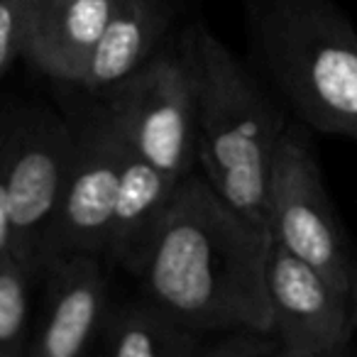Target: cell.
<instances>
[{
  "instance_id": "8",
  "label": "cell",
  "mask_w": 357,
  "mask_h": 357,
  "mask_svg": "<svg viewBox=\"0 0 357 357\" xmlns=\"http://www.w3.org/2000/svg\"><path fill=\"white\" fill-rule=\"evenodd\" d=\"M267 291L282 357H335L347 350L355 335L350 294L274 240Z\"/></svg>"
},
{
  "instance_id": "13",
  "label": "cell",
  "mask_w": 357,
  "mask_h": 357,
  "mask_svg": "<svg viewBox=\"0 0 357 357\" xmlns=\"http://www.w3.org/2000/svg\"><path fill=\"white\" fill-rule=\"evenodd\" d=\"M206 333L194 331L149 298L108 303L98 347L110 357H201Z\"/></svg>"
},
{
  "instance_id": "14",
  "label": "cell",
  "mask_w": 357,
  "mask_h": 357,
  "mask_svg": "<svg viewBox=\"0 0 357 357\" xmlns=\"http://www.w3.org/2000/svg\"><path fill=\"white\" fill-rule=\"evenodd\" d=\"M42 269L17 255L0 259V357H27L35 331V284Z\"/></svg>"
},
{
  "instance_id": "15",
  "label": "cell",
  "mask_w": 357,
  "mask_h": 357,
  "mask_svg": "<svg viewBox=\"0 0 357 357\" xmlns=\"http://www.w3.org/2000/svg\"><path fill=\"white\" fill-rule=\"evenodd\" d=\"M201 357H282L274 328L238 326L206 333Z\"/></svg>"
},
{
  "instance_id": "5",
  "label": "cell",
  "mask_w": 357,
  "mask_h": 357,
  "mask_svg": "<svg viewBox=\"0 0 357 357\" xmlns=\"http://www.w3.org/2000/svg\"><path fill=\"white\" fill-rule=\"evenodd\" d=\"M105 115L147 162L184 178L196 162V98L186 56H149L100 93Z\"/></svg>"
},
{
  "instance_id": "18",
  "label": "cell",
  "mask_w": 357,
  "mask_h": 357,
  "mask_svg": "<svg viewBox=\"0 0 357 357\" xmlns=\"http://www.w3.org/2000/svg\"><path fill=\"white\" fill-rule=\"evenodd\" d=\"M350 308H352V323L357 331V257L352 259V282H350Z\"/></svg>"
},
{
  "instance_id": "6",
  "label": "cell",
  "mask_w": 357,
  "mask_h": 357,
  "mask_svg": "<svg viewBox=\"0 0 357 357\" xmlns=\"http://www.w3.org/2000/svg\"><path fill=\"white\" fill-rule=\"evenodd\" d=\"M74 147V125L50 113H25L0 132V167L10 208V252L40 269Z\"/></svg>"
},
{
  "instance_id": "17",
  "label": "cell",
  "mask_w": 357,
  "mask_h": 357,
  "mask_svg": "<svg viewBox=\"0 0 357 357\" xmlns=\"http://www.w3.org/2000/svg\"><path fill=\"white\" fill-rule=\"evenodd\" d=\"M13 233H10V208H8V191L6 178H3V167H0V259L10 255Z\"/></svg>"
},
{
  "instance_id": "16",
  "label": "cell",
  "mask_w": 357,
  "mask_h": 357,
  "mask_svg": "<svg viewBox=\"0 0 357 357\" xmlns=\"http://www.w3.org/2000/svg\"><path fill=\"white\" fill-rule=\"evenodd\" d=\"M37 0H0V74L25 52Z\"/></svg>"
},
{
  "instance_id": "12",
  "label": "cell",
  "mask_w": 357,
  "mask_h": 357,
  "mask_svg": "<svg viewBox=\"0 0 357 357\" xmlns=\"http://www.w3.org/2000/svg\"><path fill=\"white\" fill-rule=\"evenodd\" d=\"M167 27L164 0H118L81 74V89L103 93L149 59Z\"/></svg>"
},
{
  "instance_id": "2",
  "label": "cell",
  "mask_w": 357,
  "mask_h": 357,
  "mask_svg": "<svg viewBox=\"0 0 357 357\" xmlns=\"http://www.w3.org/2000/svg\"><path fill=\"white\" fill-rule=\"evenodd\" d=\"M184 56L194 76L196 162L225 204L269 228L267 181L287 118L204 25L191 30Z\"/></svg>"
},
{
  "instance_id": "1",
  "label": "cell",
  "mask_w": 357,
  "mask_h": 357,
  "mask_svg": "<svg viewBox=\"0 0 357 357\" xmlns=\"http://www.w3.org/2000/svg\"><path fill=\"white\" fill-rule=\"evenodd\" d=\"M269 228L225 204L204 174L174 189L137 279L142 296L201 333L272 328Z\"/></svg>"
},
{
  "instance_id": "3",
  "label": "cell",
  "mask_w": 357,
  "mask_h": 357,
  "mask_svg": "<svg viewBox=\"0 0 357 357\" xmlns=\"http://www.w3.org/2000/svg\"><path fill=\"white\" fill-rule=\"evenodd\" d=\"M262 69L303 125L357 139V32L331 0H245Z\"/></svg>"
},
{
  "instance_id": "7",
  "label": "cell",
  "mask_w": 357,
  "mask_h": 357,
  "mask_svg": "<svg viewBox=\"0 0 357 357\" xmlns=\"http://www.w3.org/2000/svg\"><path fill=\"white\" fill-rule=\"evenodd\" d=\"M74 125L76 147L59 208L50 225L42 267L61 255H98L105 259L128 142L105 110Z\"/></svg>"
},
{
  "instance_id": "9",
  "label": "cell",
  "mask_w": 357,
  "mask_h": 357,
  "mask_svg": "<svg viewBox=\"0 0 357 357\" xmlns=\"http://www.w3.org/2000/svg\"><path fill=\"white\" fill-rule=\"evenodd\" d=\"M40 316L27 357H84L96 347L108 311V277L98 255H61L42 267Z\"/></svg>"
},
{
  "instance_id": "10",
  "label": "cell",
  "mask_w": 357,
  "mask_h": 357,
  "mask_svg": "<svg viewBox=\"0 0 357 357\" xmlns=\"http://www.w3.org/2000/svg\"><path fill=\"white\" fill-rule=\"evenodd\" d=\"M118 0H37L22 56L42 74L79 84Z\"/></svg>"
},
{
  "instance_id": "4",
  "label": "cell",
  "mask_w": 357,
  "mask_h": 357,
  "mask_svg": "<svg viewBox=\"0 0 357 357\" xmlns=\"http://www.w3.org/2000/svg\"><path fill=\"white\" fill-rule=\"evenodd\" d=\"M267 225L274 243L350 294L352 259L345 233L303 125L287 123L274 149L267 181Z\"/></svg>"
},
{
  "instance_id": "11",
  "label": "cell",
  "mask_w": 357,
  "mask_h": 357,
  "mask_svg": "<svg viewBox=\"0 0 357 357\" xmlns=\"http://www.w3.org/2000/svg\"><path fill=\"white\" fill-rule=\"evenodd\" d=\"M178 181L181 178L154 167L128 144L105 259L120 264L132 277L137 274Z\"/></svg>"
}]
</instances>
